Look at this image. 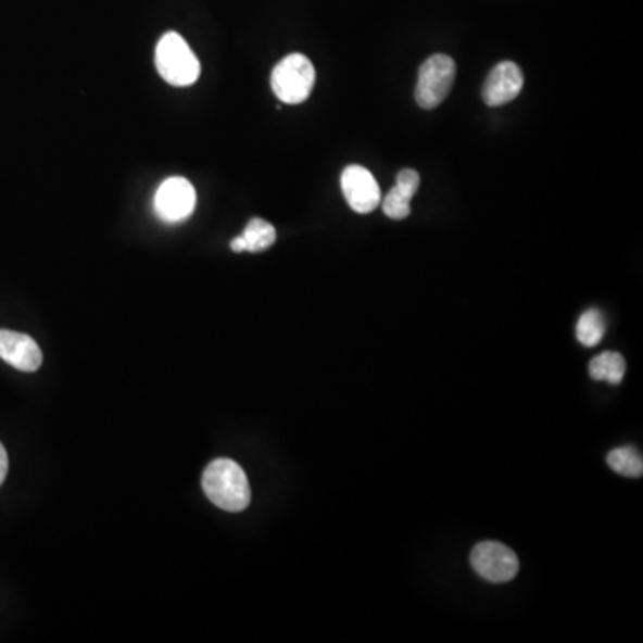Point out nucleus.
Listing matches in <instances>:
<instances>
[{
    "label": "nucleus",
    "instance_id": "nucleus-10",
    "mask_svg": "<svg viewBox=\"0 0 643 643\" xmlns=\"http://www.w3.org/2000/svg\"><path fill=\"white\" fill-rule=\"evenodd\" d=\"M420 187V176L417 171L404 168L399 172L395 187L388 191V196L382 201V212L393 220L407 218L412 213V199Z\"/></svg>",
    "mask_w": 643,
    "mask_h": 643
},
{
    "label": "nucleus",
    "instance_id": "nucleus-2",
    "mask_svg": "<svg viewBox=\"0 0 643 643\" xmlns=\"http://www.w3.org/2000/svg\"><path fill=\"white\" fill-rule=\"evenodd\" d=\"M156 68L160 76L172 86H190L201 76V63L185 38L177 33H166L156 47Z\"/></svg>",
    "mask_w": 643,
    "mask_h": 643
},
{
    "label": "nucleus",
    "instance_id": "nucleus-15",
    "mask_svg": "<svg viewBox=\"0 0 643 643\" xmlns=\"http://www.w3.org/2000/svg\"><path fill=\"white\" fill-rule=\"evenodd\" d=\"M8 468H10V459H8V453H5L4 445L0 443V487H2V482L5 481Z\"/></svg>",
    "mask_w": 643,
    "mask_h": 643
},
{
    "label": "nucleus",
    "instance_id": "nucleus-6",
    "mask_svg": "<svg viewBox=\"0 0 643 643\" xmlns=\"http://www.w3.org/2000/svg\"><path fill=\"white\" fill-rule=\"evenodd\" d=\"M474 570L490 583H508L518 572L517 554L499 542L476 545L470 556Z\"/></svg>",
    "mask_w": 643,
    "mask_h": 643
},
{
    "label": "nucleus",
    "instance_id": "nucleus-11",
    "mask_svg": "<svg viewBox=\"0 0 643 643\" xmlns=\"http://www.w3.org/2000/svg\"><path fill=\"white\" fill-rule=\"evenodd\" d=\"M277 232L276 227L263 218H252L247 224L245 231L231 241V249L235 252H262L274 245Z\"/></svg>",
    "mask_w": 643,
    "mask_h": 643
},
{
    "label": "nucleus",
    "instance_id": "nucleus-12",
    "mask_svg": "<svg viewBox=\"0 0 643 643\" xmlns=\"http://www.w3.org/2000/svg\"><path fill=\"white\" fill-rule=\"evenodd\" d=\"M589 373L595 381L620 384L626 374V360L618 352H603L590 362Z\"/></svg>",
    "mask_w": 643,
    "mask_h": 643
},
{
    "label": "nucleus",
    "instance_id": "nucleus-5",
    "mask_svg": "<svg viewBox=\"0 0 643 643\" xmlns=\"http://www.w3.org/2000/svg\"><path fill=\"white\" fill-rule=\"evenodd\" d=\"M196 188L185 177H168L161 182L154 197V212L166 224L187 220L196 210Z\"/></svg>",
    "mask_w": 643,
    "mask_h": 643
},
{
    "label": "nucleus",
    "instance_id": "nucleus-14",
    "mask_svg": "<svg viewBox=\"0 0 643 643\" xmlns=\"http://www.w3.org/2000/svg\"><path fill=\"white\" fill-rule=\"evenodd\" d=\"M608 465L615 472L622 474L626 478H640L643 474V462L634 449H615L608 454Z\"/></svg>",
    "mask_w": 643,
    "mask_h": 643
},
{
    "label": "nucleus",
    "instance_id": "nucleus-8",
    "mask_svg": "<svg viewBox=\"0 0 643 643\" xmlns=\"http://www.w3.org/2000/svg\"><path fill=\"white\" fill-rule=\"evenodd\" d=\"M524 88V74L513 61L499 63L482 86V101L488 106H504L515 101Z\"/></svg>",
    "mask_w": 643,
    "mask_h": 643
},
{
    "label": "nucleus",
    "instance_id": "nucleus-3",
    "mask_svg": "<svg viewBox=\"0 0 643 643\" xmlns=\"http://www.w3.org/2000/svg\"><path fill=\"white\" fill-rule=\"evenodd\" d=\"M315 68L306 55L290 54L272 72V90L285 104H301L312 96Z\"/></svg>",
    "mask_w": 643,
    "mask_h": 643
},
{
    "label": "nucleus",
    "instance_id": "nucleus-13",
    "mask_svg": "<svg viewBox=\"0 0 643 643\" xmlns=\"http://www.w3.org/2000/svg\"><path fill=\"white\" fill-rule=\"evenodd\" d=\"M604 332H606V320H604L603 313L593 310V307L581 315L578 327H576L579 343L584 348H595L603 340Z\"/></svg>",
    "mask_w": 643,
    "mask_h": 643
},
{
    "label": "nucleus",
    "instance_id": "nucleus-7",
    "mask_svg": "<svg viewBox=\"0 0 643 643\" xmlns=\"http://www.w3.org/2000/svg\"><path fill=\"white\" fill-rule=\"evenodd\" d=\"M342 191L349 206L356 213H370L381 202L376 177L365 166L351 165L342 174Z\"/></svg>",
    "mask_w": 643,
    "mask_h": 643
},
{
    "label": "nucleus",
    "instance_id": "nucleus-4",
    "mask_svg": "<svg viewBox=\"0 0 643 643\" xmlns=\"http://www.w3.org/2000/svg\"><path fill=\"white\" fill-rule=\"evenodd\" d=\"M456 79V63L445 54H434L424 61L418 71L417 97L418 106L434 110L440 106L453 88Z\"/></svg>",
    "mask_w": 643,
    "mask_h": 643
},
{
    "label": "nucleus",
    "instance_id": "nucleus-1",
    "mask_svg": "<svg viewBox=\"0 0 643 643\" xmlns=\"http://www.w3.org/2000/svg\"><path fill=\"white\" fill-rule=\"evenodd\" d=\"M202 488L216 508L238 513L251 504V484L243 468L232 459L218 457L202 474Z\"/></svg>",
    "mask_w": 643,
    "mask_h": 643
},
{
    "label": "nucleus",
    "instance_id": "nucleus-9",
    "mask_svg": "<svg viewBox=\"0 0 643 643\" xmlns=\"http://www.w3.org/2000/svg\"><path fill=\"white\" fill-rule=\"evenodd\" d=\"M0 360L22 373H36L41 367L43 354L29 335L0 329Z\"/></svg>",
    "mask_w": 643,
    "mask_h": 643
}]
</instances>
